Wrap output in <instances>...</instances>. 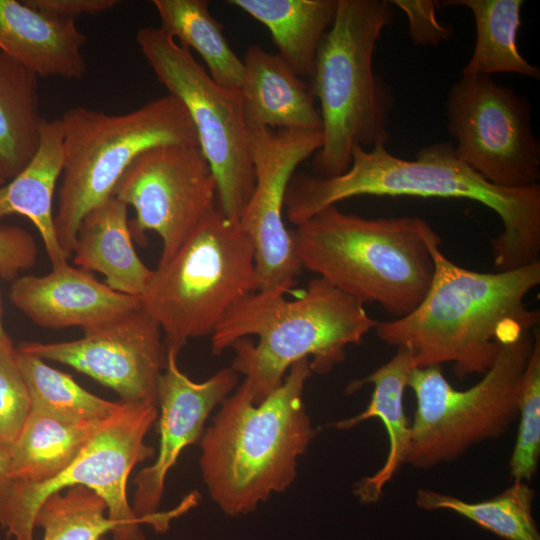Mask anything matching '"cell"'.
I'll return each instance as SVG.
<instances>
[{"instance_id":"6da1fadb","label":"cell","mask_w":540,"mask_h":540,"mask_svg":"<svg viewBox=\"0 0 540 540\" xmlns=\"http://www.w3.org/2000/svg\"><path fill=\"white\" fill-rule=\"evenodd\" d=\"M408 196L476 201L496 213L501 233L492 238L496 271L539 262L540 186L508 189L484 180L456 155L451 142L421 148L414 160L391 154L386 144L371 149L355 146L346 172L334 177L294 173L284 201L294 225L347 198Z\"/></svg>"},{"instance_id":"7a4b0ae2","label":"cell","mask_w":540,"mask_h":540,"mask_svg":"<svg viewBox=\"0 0 540 540\" xmlns=\"http://www.w3.org/2000/svg\"><path fill=\"white\" fill-rule=\"evenodd\" d=\"M428 244L434 273L426 295L406 316L374 329L384 343L409 347L416 368L450 362L459 378L484 374L503 341L539 322V312L527 309L524 299L540 283V261L482 273L448 259L435 231Z\"/></svg>"},{"instance_id":"3957f363","label":"cell","mask_w":540,"mask_h":540,"mask_svg":"<svg viewBox=\"0 0 540 540\" xmlns=\"http://www.w3.org/2000/svg\"><path fill=\"white\" fill-rule=\"evenodd\" d=\"M278 290H258L233 305L211 335L212 352L233 348L231 368L243 374L255 404L283 382L290 367L310 360L313 373L326 374L361 343L378 321L364 304L317 277L292 300Z\"/></svg>"},{"instance_id":"277c9868","label":"cell","mask_w":540,"mask_h":540,"mask_svg":"<svg viewBox=\"0 0 540 540\" xmlns=\"http://www.w3.org/2000/svg\"><path fill=\"white\" fill-rule=\"evenodd\" d=\"M312 373L310 360L302 359L260 404L244 379L219 405L199 441V466L211 500L225 514L252 513L294 482L317 431L303 400Z\"/></svg>"},{"instance_id":"5b68a950","label":"cell","mask_w":540,"mask_h":540,"mask_svg":"<svg viewBox=\"0 0 540 540\" xmlns=\"http://www.w3.org/2000/svg\"><path fill=\"white\" fill-rule=\"evenodd\" d=\"M290 230L301 268L401 318L422 301L434 260L433 228L417 216L363 218L328 206Z\"/></svg>"},{"instance_id":"8992f818","label":"cell","mask_w":540,"mask_h":540,"mask_svg":"<svg viewBox=\"0 0 540 540\" xmlns=\"http://www.w3.org/2000/svg\"><path fill=\"white\" fill-rule=\"evenodd\" d=\"M392 7L387 0H338L311 75L323 135L313 160L316 176L343 174L355 146L371 149L389 139L394 96L374 72L373 54L382 31L393 21Z\"/></svg>"},{"instance_id":"52a82bcc","label":"cell","mask_w":540,"mask_h":540,"mask_svg":"<svg viewBox=\"0 0 540 540\" xmlns=\"http://www.w3.org/2000/svg\"><path fill=\"white\" fill-rule=\"evenodd\" d=\"M59 119L64 165L54 223L68 259L82 219L113 196L138 155L164 144L199 146L187 109L170 94L123 114L74 106Z\"/></svg>"},{"instance_id":"ba28073f","label":"cell","mask_w":540,"mask_h":540,"mask_svg":"<svg viewBox=\"0 0 540 540\" xmlns=\"http://www.w3.org/2000/svg\"><path fill=\"white\" fill-rule=\"evenodd\" d=\"M259 290L255 247L239 221L209 211L175 254L153 270L142 308L178 356L193 338L211 336L228 310Z\"/></svg>"},{"instance_id":"9c48e42d","label":"cell","mask_w":540,"mask_h":540,"mask_svg":"<svg viewBox=\"0 0 540 540\" xmlns=\"http://www.w3.org/2000/svg\"><path fill=\"white\" fill-rule=\"evenodd\" d=\"M533 329L503 341L493 365L468 389L453 388L441 366L413 369L408 387L416 410L405 463L432 468L506 433L518 417L519 385L533 347Z\"/></svg>"},{"instance_id":"30bf717a","label":"cell","mask_w":540,"mask_h":540,"mask_svg":"<svg viewBox=\"0 0 540 540\" xmlns=\"http://www.w3.org/2000/svg\"><path fill=\"white\" fill-rule=\"evenodd\" d=\"M136 42L157 80L190 115L216 181L218 208L239 221L255 184L240 90L219 85L190 50L159 27H141Z\"/></svg>"},{"instance_id":"8fae6325","label":"cell","mask_w":540,"mask_h":540,"mask_svg":"<svg viewBox=\"0 0 540 540\" xmlns=\"http://www.w3.org/2000/svg\"><path fill=\"white\" fill-rule=\"evenodd\" d=\"M157 404L124 403L102 422L74 461L43 484L10 482L0 497V526L14 540H35V518L51 494L77 485L94 491L116 524L113 540H145L141 524L127 498L133 468L154 456L145 437L158 419Z\"/></svg>"},{"instance_id":"7c38bea8","label":"cell","mask_w":540,"mask_h":540,"mask_svg":"<svg viewBox=\"0 0 540 540\" xmlns=\"http://www.w3.org/2000/svg\"><path fill=\"white\" fill-rule=\"evenodd\" d=\"M446 116L457 157L484 180L508 189L538 184L540 147L526 97L489 75H461Z\"/></svg>"},{"instance_id":"4fadbf2b","label":"cell","mask_w":540,"mask_h":540,"mask_svg":"<svg viewBox=\"0 0 540 540\" xmlns=\"http://www.w3.org/2000/svg\"><path fill=\"white\" fill-rule=\"evenodd\" d=\"M113 196L132 206V237L153 231L162 240L159 263L170 259L202 218L217 206V185L197 145L164 144L138 155Z\"/></svg>"},{"instance_id":"5bb4252c","label":"cell","mask_w":540,"mask_h":540,"mask_svg":"<svg viewBox=\"0 0 540 540\" xmlns=\"http://www.w3.org/2000/svg\"><path fill=\"white\" fill-rule=\"evenodd\" d=\"M255 184L239 223L255 247L259 290L286 293L301 266L284 224L287 187L296 168L322 146V131L248 127Z\"/></svg>"},{"instance_id":"9a60e30c","label":"cell","mask_w":540,"mask_h":540,"mask_svg":"<svg viewBox=\"0 0 540 540\" xmlns=\"http://www.w3.org/2000/svg\"><path fill=\"white\" fill-rule=\"evenodd\" d=\"M18 349L68 365L114 390L128 404H157L167 365L160 326L141 307L64 342H23Z\"/></svg>"},{"instance_id":"2e32d148","label":"cell","mask_w":540,"mask_h":540,"mask_svg":"<svg viewBox=\"0 0 540 540\" xmlns=\"http://www.w3.org/2000/svg\"><path fill=\"white\" fill-rule=\"evenodd\" d=\"M238 373L231 367L217 371L203 382L187 377L177 365V355L167 352V365L157 389L159 450L153 464L135 477L132 509L135 515L156 531L169 527L172 513L157 512L169 470L183 449L200 441L211 412L237 387Z\"/></svg>"},{"instance_id":"e0dca14e","label":"cell","mask_w":540,"mask_h":540,"mask_svg":"<svg viewBox=\"0 0 540 540\" xmlns=\"http://www.w3.org/2000/svg\"><path fill=\"white\" fill-rule=\"evenodd\" d=\"M10 302L47 329L95 328L142 307L141 298L119 293L67 263L41 276L15 278Z\"/></svg>"},{"instance_id":"ac0fdd59","label":"cell","mask_w":540,"mask_h":540,"mask_svg":"<svg viewBox=\"0 0 540 540\" xmlns=\"http://www.w3.org/2000/svg\"><path fill=\"white\" fill-rule=\"evenodd\" d=\"M86 41L75 20L50 16L24 0H0V51L38 77L83 78Z\"/></svg>"},{"instance_id":"d6986e66","label":"cell","mask_w":540,"mask_h":540,"mask_svg":"<svg viewBox=\"0 0 540 540\" xmlns=\"http://www.w3.org/2000/svg\"><path fill=\"white\" fill-rule=\"evenodd\" d=\"M243 63L239 90L247 127L322 131L311 89L277 53L252 44Z\"/></svg>"},{"instance_id":"ffe728a7","label":"cell","mask_w":540,"mask_h":540,"mask_svg":"<svg viewBox=\"0 0 540 540\" xmlns=\"http://www.w3.org/2000/svg\"><path fill=\"white\" fill-rule=\"evenodd\" d=\"M395 355L368 376L354 380L346 387L353 393L365 384L373 385L368 406L359 414L329 424L339 430H347L370 418H379L386 428L389 449L382 467L374 474L360 479L353 488L354 495L362 504L376 503L385 485L405 463L411 439L404 407V391L415 366L413 351L406 346L397 347Z\"/></svg>"},{"instance_id":"44dd1931","label":"cell","mask_w":540,"mask_h":540,"mask_svg":"<svg viewBox=\"0 0 540 540\" xmlns=\"http://www.w3.org/2000/svg\"><path fill=\"white\" fill-rule=\"evenodd\" d=\"M127 208L112 196L89 211L78 228L72 256L78 268L101 273L112 290L141 297L153 270L134 248Z\"/></svg>"},{"instance_id":"7402d4cb","label":"cell","mask_w":540,"mask_h":540,"mask_svg":"<svg viewBox=\"0 0 540 540\" xmlns=\"http://www.w3.org/2000/svg\"><path fill=\"white\" fill-rule=\"evenodd\" d=\"M64 165L60 119H44L40 143L28 164L0 187V220L27 217L38 230L52 267L67 263L55 231L53 198Z\"/></svg>"},{"instance_id":"603a6c76","label":"cell","mask_w":540,"mask_h":540,"mask_svg":"<svg viewBox=\"0 0 540 540\" xmlns=\"http://www.w3.org/2000/svg\"><path fill=\"white\" fill-rule=\"evenodd\" d=\"M263 24L278 55L299 77H311L319 45L332 26L338 0H230Z\"/></svg>"},{"instance_id":"cb8c5ba5","label":"cell","mask_w":540,"mask_h":540,"mask_svg":"<svg viewBox=\"0 0 540 540\" xmlns=\"http://www.w3.org/2000/svg\"><path fill=\"white\" fill-rule=\"evenodd\" d=\"M102 422H71L31 408L9 447L11 480L43 484L56 477L74 461Z\"/></svg>"},{"instance_id":"d4e9b609","label":"cell","mask_w":540,"mask_h":540,"mask_svg":"<svg viewBox=\"0 0 540 540\" xmlns=\"http://www.w3.org/2000/svg\"><path fill=\"white\" fill-rule=\"evenodd\" d=\"M38 76L0 51V176H16L35 155L44 120Z\"/></svg>"},{"instance_id":"484cf974","label":"cell","mask_w":540,"mask_h":540,"mask_svg":"<svg viewBox=\"0 0 540 540\" xmlns=\"http://www.w3.org/2000/svg\"><path fill=\"white\" fill-rule=\"evenodd\" d=\"M446 6H463L473 14L476 39L461 75L514 73L538 80L540 70L529 63L517 46L522 0H449Z\"/></svg>"},{"instance_id":"4316f807","label":"cell","mask_w":540,"mask_h":540,"mask_svg":"<svg viewBox=\"0 0 540 540\" xmlns=\"http://www.w3.org/2000/svg\"><path fill=\"white\" fill-rule=\"evenodd\" d=\"M159 28L188 50H195L219 85L240 89L243 59L231 48L224 26L211 14L206 0H153Z\"/></svg>"},{"instance_id":"83f0119b","label":"cell","mask_w":540,"mask_h":540,"mask_svg":"<svg viewBox=\"0 0 540 540\" xmlns=\"http://www.w3.org/2000/svg\"><path fill=\"white\" fill-rule=\"evenodd\" d=\"M534 490L524 481H513L499 495L480 502H467L429 489H419L416 505L426 511L450 510L506 540H540L532 516Z\"/></svg>"},{"instance_id":"f1b7e54d","label":"cell","mask_w":540,"mask_h":540,"mask_svg":"<svg viewBox=\"0 0 540 540\" xmlns=\"http://www.w3.org/2000/svg\"><path fill=\"white\" fill-rule=\"evenodd\" d=\"M16 357L32 409L71 422H100L111 417L123 404L122 401L112 402L90 393L71 375L18 348Z\"/></svg>"},{"instance_id":"f546056e","label":"cell","mask_w":540,"mask_h":540,"mask_svg":"<svg viewBox=\"0 0 540 540\" xmlns=\"http://www.w3.org/2000/svg\"><path fill=\"white\" fill-rule=\"evenodd\" d=\"M43 540H99L116 530L104 500L84 486L58 491L45 499L35 518Z\"/></svg>"},{"instance_id":"4dcf8cb0","label":"cell","mask_w":540,"mask_h":540,"mask_svg":"<svg viewBox=\"0 0 540 540\" xmlns=\"http://www.w3.org/2000/svg\"><path fill=\"white\" fill-rule=\"evenodd\" d=\"M533 347L518 391L520 417L516 443L510 459L513 481L529 482L534 476L540 454V333L533 329Z\"/></svg>"},{"instance_id":"1f68e13d","label":"cell","mask_w":540,"mask_h":540,"mask_svg":"<svg viewBox=\"0 0 540 540\" xmlns=\"http://www.w3.org/2000/svg\"><path fill=\"white\" fill-rule=\"evenodd\" d=\"M30 410V396L18 367L16 348L0 347V446L9 448L15 442Z\"/></svg>"},{"instance_id":"d6a6232c","label":"cell","mask_w":540,"mask_h":540,"mask_svg":"<svg viewBox=\"0 0 540 540\" xmlns=\"http://www.w3.org/2000/svg\"><path fill=\"white\" fill-rule=\"evenodd\" d=\"M390 2L406 14L409 36L415 46H437L448 41L453 35V29L441 24L436 17L438 1L392 0Z\"/></svg>"},{"instance_id":"836d02e7","label":"cell","mask_w":540,"mask_h":540,"mask_svg":"<svg viewBox=\"0 0 540 540\" xmlns=\"http://www.w3.org/2000/svg\"><path fill=\"white\" fill-rule=\"evenodd\" d=\"M38 247L33 236L17 226H0V277L14 280L19 272L37 261Z\"/></svg>"},{"instance_id":"e575fe53","label":"cell","mask_w":540,"mask_h":540,"mask_svg":"<svg viewBox=\"0 0 540 540\" xmlns=\"http://www.w3.org/2000/svg\"><path fill=\"white\" fill-rule=\"evenodd\" d=\"M31 7L62 19L76 20L88 14L97 15L115 7L117 0H24Z\"/></svg>"},{"instance_id":"d590c367","label":"cell","mask_w":540,"mask_h":540,"mask_svg":"<svg viewBox=\"0 0 540 540\" xmlns=\"http://www.w3.org/2000/svg\"><path fill=\"white\" fill-rule=\"evenodd\" d=\"M10 482V450L8 447L0 446V497Z\"/></svg>"},{"instance_id":"8d00e7d4","label":"cell","mask_w":540,"mask_h":540,"mask_svg":"<svg viewBox=\"0 0 540 540\" xmlns=\"http://www.w3.org/2000/svg\"><path fill=\"white\" fill-rule=\"evenodd\" d=\"M13 342L6 333L2 322V305L0 297V347L12 346Z\"/></svg>"},{"instance_id":"74e56055","label":"cell","mask_w":540,"mask_h":540,"mask_svg":"<svg viewBox=\"0 0 540 540\" xmlns=\"http://www.w3.org/2000/svg\"><path fill=\"white\" fill-rule=\"evenodd\" d=\"M6 183V180L0 176V187Z\"/></svg>"},{"instance_id":"f35d334b","label":"cell","mask_w":540,"mask_h":540,"mask_svg":"<svg viewBox=\"0 0 540 540\" xmlns=\"http://www.w3.org/2000/svg\"><path fill=\"white\" fill-rule=\"evenodd\" d=\"M99 540H108V539L105 536H103Z\"/></svg>"}]
</instances>
